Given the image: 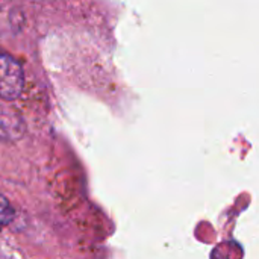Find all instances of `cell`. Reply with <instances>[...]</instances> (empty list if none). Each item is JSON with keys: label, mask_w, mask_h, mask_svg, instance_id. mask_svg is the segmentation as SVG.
<instances>
[{"label": "cell", "mask_w": 259, "mask_h": 259, "mask_svg": "<svg viewBox=\"0 0 259 259\" xmlns=\"http://www.w3.org/2000/svg\"><path fill=\"white\" fill-rule=\"evenodd\" d=\"M14 219V211L9 205V202L5 199V196L0 194V228L8 226Z\"/></svg>", "instance_id": "obj_3"}, {"label": "cell", "mask_w": 259, "mask_h": 259, "mask_svg": "<svg viewBox=\"0 0 259 259\" xmlns=\"http://www.w3.org/2000/svg\"><path fill=\"white\" fill-rule=\"evenodd\" d=\"M24 134L21 115L11 106L0 105V140H18Z\"/></svg>", "instance_id": "obj_2"}, {"label": "cell", "mask_w": 259, "mask_h": 259, "mask_svg": "<svg viewBox=\"0 0 259 259\" xmlns=\"http://www.w3.org/2000/svg\"><path fill=\"white\" fill-rule=\"evenodd\" d=\"M24 87V74L20 62L9 53L0 50V99H17Z\"/></svg>", "instance_id": "obj_1"}]
</instances>
